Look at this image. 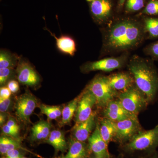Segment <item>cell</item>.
I'll use <instances>...</instances> for the list:
<instances>
[{
    "label": "cell",
    "mask_w": 158,
    "mask_h": 158,
    "mask_svg": "<svg viewBox=\"0 0 158 158\" xmlns=\"http://www.w3.org/2000/svg\"><path fill=\"white\" fill-rule=\"evenodd\" d=\"M90 155L88 144L73 138L70 140L68 152L60 158H78Z\"/></svg>",
    "instance_id": "e0dca14e"
},
{
    "label": "cell",
    "mask_w": 158,
    "mask_h": 158,
    "mask_svg": "<svg viewBox=\"0 0 158 158\" xmlns=\"http://www.w3.org/2000/svg\"><path fill=\"white\" fill-rule=\"evenodd\" d=\"M19 57L9 51L1 50L0 52V69L13 68L16 67Z\"/></svg>",
    "instance_id": "7402d4cb"
},
{
    "label": "cell",
    "mask_w": 158,
    "mask_h": 158,
    "mask_svg": "<svg viewBox=\"0 0 158 158\" xmlns=\"http://www.w3.org/2000/svg\"><path fill=\"white\" fill-rule=\"evenodd\" d=\"M143 25L135 20L125 19L112 25L105 35L104 47L111 52H122L136 48L143 41Z\"/></svg>",
    "instance_id": "6da1fadb"
},
{
    "label": "cell",
    "mask_w": 158,
    "mask_h": 158,
    "mask_svg": "<svg viewBox=\"0 0 158 158\" xmlns=\"http://www.w3.org/2000/svg\"><path fill=\"white\" fill-rule=\"evenodd\" d=\"M7 158V157H4V158Z\"/></svg>",
    "instance_id": "b9f144b4"
},
{
    "label": "cell",
    "mask_w": 158,
    "mask_h": 158,
    "mask_svg": "<svg viewBox=\"0 0 158 158\" xmlns=\"http://www.w3.org/2000/svg\"><path fill=\"white\" fill-rule=\"evenodd\" d=\"M37 106L36 97L29 91L22 94L18 98L15 105V114L21 120L30 122V117Z\"/></svg>",
    "instance_id": "ba28073f"
},
{
    "label": "cell",
    "mask_w": 158,
    "mask_h": 158,
    "mask_svg": "<svg viewBox=\"0 0 158 158\" xmlns=\"http://www.w3.org/2000/svg\"><path fill=\"white\" fill-rule=\"evenodd\" d=\"M93 19L98 23L107 21L112 15L113 4L110 0H86Z\"/></svg>",
    "instance_id": "30bf717a"
},
{
    "label": "cell",
    "mask_w": 158,
    "mask_h": 158,
    "mask_svg": "<svg viewBox=\"0 0 158 158\" xmlns=\"http://www.w3.org/2000/svg\"><path fill=\"white\" fill-rule=\"evenodd\" d=\"M100 132L102 138L108 145L114 141L116 132V122L107 118H102L99 122Z\"/></svg>",
    "instance_id": "d6986e66"
},
{
    "label": "cell",
    "mask_w": 158,
    "mask_h": 158,
    "mask_svg": "<svg viewBox=\"0 0 158 158\" xmlns=\"http://www.w3.org/2000/svg\"><path fill=\"white\" fill-rule=\"evenodd\" d=\"M21 149L10 150L6 153L7 158H20L23 156V152Z\"/></svg>",
    "instance_id": "1f68e13d"
},
{
    "label": "cell",
    "mask_w": 158,
    "mask_h": 158,
    "mask_svg": "<svg viewBox=\"0 0 158 158\" xmlns=\"http://www.w3.org/2000/svg\"><path fill=\"white\" fill-rule=\"evenodd\" d=\"M88 141L89 151L92 155L96 157H109L111 156L108 150V144L101 135L98 122Z\"/></svg>",
    "instance_id": "4fadbf2b"
},
{
    "label": "cell",
    "mask_w": 158,
    "mask_h": 158,
    "mask_svg": "<svg viewBox=\"0 0 158 158\" xmlns=\"http://www.w3.org/2000/svg\"><path fill=\"white\" fill-rule=\"evenodd\" d=\"M79 100V96L68 103L63 108L62 111V119L60 125H65L70 122L76 112Z\"/></svg>",
    "instance_id": "603a6c76"
},
{
    "label": "cell",
    "mask_w": 158,
    "mask_h": 158,
    "mask_svg": "<svg viewBox=\"0 0 158 158\" xmlns=\"http://www.w3.org/2000/svg\"><path fill=\"white\" fill-rule=\"evenodd\" d=\"M7 115L6 113H1L0 114V125L1 127H2L4 124H6V122L7 120Z\"/></svg>",
    "instance_id": "d590c367"
},
{
    "label": "cell",
    "mask_w": 158,
    "mask_h": 158,
    "mask_svg": "<svg viewBox=\"0 0 158 158\" xmlns=\"http://www.w3.org/2000/svg\"><path fill=\"white\" fill-rule=\"evenodd\" d=\"M13 68H4L0 69V85L3 86L14 75Z\"/></svg>",
    "instance_id": "83f0119b"
},
{
    "label": "cell",
    "mask_w": 158,
    "mask_h": 158,
    "mask_svg": "<svg viewBox=\"0 0 158 158\" xmlns=\"http://www.w3.org/2000/svg\"><path fill=\"white\" fill-rule=\"evenodd\" d=\"M20 158H28L26 157H24L23 156L22 157H21Z\"/></svg>",
    "instance_id": "60d3db41"
},
{
    "label": "cell",
    "mask_w": 158,
    "mask_h": 158,
    "mask_svg": "<svg viewBox=\"0 0 158 158\" xmlns=\"http://www.w3.org/2000/svg\"><path fill=\"white\" fill-rule=\"evenodd\" d=\"M138 158H158V152L156 151L155 152L142 156Z\"/></svg>",
    "instance_id": "8d00e7d4"
},
{
    "label": "cell",
    "mask_w": 158,
    "mask_h": 158,
    "mask_svg": "<svg viewBox=\"0 0 158 158\" xmlns=\"http://www.w3.org/2000/svg\"><path fill=\"white\" fill-rule=\"evenodd\" d=\"M6 124L9 127L12 128V129H14L19 131V126L18 125L16 120L13 117H9L8 120L6 122Z\"/></svg>",
    "instance_id": "e575fe53"
},
{
    "label": "cell",
    "mask_w": 158,
    "mask_h": 158,
    "mask_svg": "<svg viewBox=\"0 0 158 158\" xmlns=\"http://www.w3.org/2000/svg\"><path fill=\"white\" fill-rule=\"evenodd\" d=\"M125 1L126 0H119V2H118L119 6H120V7H122L123 5H124Z\"/></svg>",
    "instance_id": "f35d334b"
},
{
    "label": "cell",
    "mask_w": 158,
    "mask_h": 158,
    "mask_svg": "<svg viewBox=\"0 0 158 158\" xmlns=\"http://www.w3.org/2000/svg\"><path fill=\"white\" fill-rule=\"evenodd\" d=\"M43 114L47 116L50 120H56L62 116L63 108L61 106H50L44 104L39 106Z\"/></svg>",
    "instance_id": "cb8c5ba5"
},
{
    "label": "cell",
    "mask_w": 158,
    "mask_h": 158,
    "mask_svg": "<svg viewBox=\"0 0 158 158\" xmlns=\"http://www.w3.org/2000/svg\"><path fill=\"white\" fill-rule=\"evenodd\" d=\"M23 149L19 138H15L4 135L0 138V152L2 155H6L9 150Z\"/></svg>",
    "instance_id": "44dd1931"
},
{
    "label": "cell",
    "mask_w": 158,
    "mask_h": 158,
    "mask_svg": "<svg viewBox=\"0 0 158 158\" xmlns=\"http://www.w3.org/2000/svg\"><path fill=\"white\" fill-rule=\"evenodd\" d=\"M86 88L91 91L96 99V106L104 109L110 102L117 98L118 93L109 85L107 77L103 75L95 77Z\"/></svg>",
    "instance_id": "5b68a950"
},
{
    "label": "cell",
    "mask_w": 158,
    "mask_h": 158,
    "mask_svg": "<svg viewBox=\"0 0 158 158\" xmlns=\"http://www.w3.org/2000/svg\"><path fill=\"white\" fill-rule=\"evenodd\" d=\"M144 32L152 38L158 37V18H147L144 20Z\"/></svg>",
    "instance_id": "d4e9b609"
},
{
    "label": "cell",
    "mask_w": 158,
    "mask_h": 158,
    "mask_svg": "<svg viewBox=\"0 0 158 158\" xmlns=\"http://www.w3.org/2000/svg\"><path fill=\"white\" fill-rule=\"evenodd\" d=\"M116 132L114 141L122 145L128 142L143 131L138 118H130L116 122Z\"/></svg>",
    "instance_id": "52a82bcc"
},
{
    "label": "cell",
    "mask_w": 158,
    "mask_h": 158,
    "mask_svg": "<svg viewBox=\"0 0 158 158\" xmlns=\"http://www.w3.org/2000/svg\"><path fill=\"white\" fill-rule=\"evenodd\" d=\"M11 91L8 87H2L0 89V99L10 98L11 95Z\"/></svg>",
    "instance_id": "836d02e7"
},
{
    "label": "cell",
    "mask_w": 158,
    "mask_h": 158,
    "mask_svg": "<svg viewBox=\"0 0 158 158\" xmlns=\"http://www.w3.org/2000/svg\"><path fill=\"white\" fill-rule=\"evenodd\" d=\"M109 85L118 93L127 90L135 84L132 76L129 72H120L107 76Z\"/></svg>",
    "instance_id": "5bb4252c"
},
{
    "label": "cell",
    "mask_w": 158,
    "mask_h": 158,
    "mask_svg": "<svg viewBox=\"0 0 158 158\" xmlns=\"http://www.w3.org/2000/svg\"><path fill=\"white\" fill-rule=\"evenodd\" d=\"M90 156H84L81 157H79L78 158H90Z\"/></svg>",
    "instance_id": "ab89813d"
},
{
    "label": "cell",
    "mask_w": 158,
    "mask_h": 158,
    "mask_svg": "<svg viewBox=\"0 0 158 158\" xmlns=\"http://www.w3.org/2000/svg\"><path fill=\"white\" fill-rule=\"evenodd\" d=\"M127 59V56L123 55L119 57L105 58L94 62H86L81 66V69L84 73L95 71L107 72L113 71L124 66Z\"/></svg>",
    "instance_id": "8992f818"
},
{
    "label": "cell",
    "mask_w": 158,
    "mask_h": 158,
    "mask_svg": "<svg viewBox=\"0 0 158 158\" xmlns=\"http://www.w3.org/2000/svg\"><path fill=\"white\" fill-rule=\"evenodd\" d=\"M117 98L126 110L137 116L149 104L144 94L135 84L127 90L118 93Z\"/></svg>",
    "instance_id": "277c9868"
},
{
    "label": "cell",
    "mask_w": 158,
    "mask_h": 158,
    "mask_svg": "<svg viewBox=\"0 0 158 158\" xmlns=\"http://www.w3.org/2000/svg\"><path fill=\"white\" fill-rule=\"evenodd\" d=\"M96 105L95 96L87 88L79 96L78 104L75 115L76 124L88 119L93 113L92 109Z\"/></svg>",
    "instance_id": "9c48e42d"
},
{
    "label": "cell",
    "mask_w": 158,
    "mask_h": 158,
    "mask_svg": "<svg viewBox=\"0 0 158 158\" xmlns=\"http://www.w3.org/2000/svg\"><path fill=\"white\" fill-rule=\"evenodd\" d=\"M146 54L149 55L153 59H158V41L152 44L145 49Z\"/></svg>",
    "instance_id": "f1b7e54d"
},
{
    "label": "cell",
    "mask_w": 158,
    "mask_h": 158,
    "mask_svg": "<svg viewBox=\"0 0 158 158\" xmlns=\"http://www.w3.org/2000/svg\"><path fill=\"white\" fill-rule=\"evenodd\" d=\"M104 118L117 122L130 118H138V116L130 113L122 106L118 99H114L103 109Z\"/></svg>",
    "instance_id": "7c38bea8"
},
{
    "label": "cell",
    "mask_w": 158,
    "mask_h": 158,
    "mask_svg": "<svg viewBox=\"0 0 158 158\" xmlns=\"http://www.w3.org/2000/svg\"><path fill=\"white\" fill-rule=\"evenodd\" d=\"M56 40L57 48L61 52L69 56H73L77 51L76 44L73 38L67 35H62L57 37L48 29H46Z\"/></svg>",
    "instance_id": "2e32d148"
},
{
    "label": "cell",
    "mask_w": 158,
    "mask_h": 158,
    "mask_svg": "<svg viewBox=\"0 0 158 158\" xmlns=\"http://www.w3.org/2000/svg\"><path fill=\"white\" fill-rule=\"evenodd\" d=\"M97 123L96 113L93 112L88 119L75 124L73 129V138L78 141L85 142L96 127Z\"/></svg>",
    "instance_id": "9a60e30c"
},
{
    "label": "cell",
    "mask_w": 158,
    "mask_h": 158,
    "mask_svg": "<svg viewBox=\"0 0 158 158\" xmlns=\"http://www.w3.org/2000/svg\"><path fill=\"white\" fill-rule=\"evenodd\" d=\"M142 14L158 15V0H151L142 11Z\"/></svg>",
    "instance_id": "4316f807"
},
{
    "label": "cell",
    "mask_w": 158,
    "mask_h": 158,
    "mask_svg": "<svg viewBox=\"0 0 158 158\" xmlns=\"http://www.w3.org/2000/svg\"><path fill=\"white\" fill-rule=\"evenodd\" d=\"M51 128V125L48 122L43 120L38 122L31 128V141H46L50 134Z\"/></svg>",
    "instance_id": "ac0fdd59"
},
{
    "label": "cell",
    "mask_w": 158,
    "mask_h": 158,
    "mask_svg": "<svg viewBox=\"0 0 158 158\" xmlns=\"http://www.w3.org/2000/svg\"><path fill=\"white\" fill-rule=\"evenodd\" d=\"M7 87L12 93H16L19 89L18 82L15 80H11L9 81L8 82Z\"/></svg>",
    "instance_id": "d6a6232c"
},
{
    "label": "cell",
    "mask_w": 158,
    "mask_h": 158,
    "mask_svg": "<svg viewBox=\"0 0 158 158\" xmlns=\"http://www.w3.org/2000/svg\"><path fill=\"white\" fill-rule=\"evenodd\" d=\"M90 158H115L112 156L109 157H96L95 156L91 155V156H90Z\"/></svg>",
    "instance_id": "74e56055"
},
{
    "label": "cell",
    "mask_w": 158,
    "mask_h": 158,
    "mask_svg": "<svg viewBox=\"0 0 158 158\" xmlns=\"http://www.w3.org/2000/svg\"><path fill=\"white\" fill-rule=\"evenodd\" d=\"M46 141L52 145L56 151L64 152L67 149V143L64 134L62 131L58 130L52 131Z\"/></svg>",
    "instance_id": "ffe728a7"
},
{
    "label": "cell",
    "mask_w": 158,
    "mask_h": 158,
    "mask_svg": "<svg viewBox=\"0 0 158 158\" xmlns=\"http://www.w3.org/2000/svg\"><path fill=\"white\" fill-rule=\"evenodd\" d=\"M144 6V0H127L126 4V11L134 12L139 11Z\"/></svg>",
    "instance_id": "484cf974"
},
{
    "label": "cell",
    "mask_w": 158,
    "mask_h": 158,
    "mask_svg": "<svg viewBox=\"0 0 158 158\" xmlns=\"http://www.w3.org/2000/svg\"><path fill=\"white\" fill-rule=\"evenodd\" d=\"M19 82L23 85L34 87L38 85L40 79L36 71L26 60L20 58L16 69Z\"/></svg>",
    "instance_id": "8fae6325"
},
{
    "label": "cell",
    "mask_w": 158,
    "mask_h": 158,
    "mask_svg": "<svg viewBox=\"0 0 158 158\" xmlns=\"http://www.w3.org/2000/svg\"><path fill=\"white\" fill-rule=\"evenodd\" d=\"M158 147V125L152 129L141 131L127 143L119 145L120 156L138 158L156 151Z\"/></svg>",
    "instance_id": "3957f363"
},
{
    "label": "cell",
    "mask_w": 158,
    "mask_h": 158,
    "mask_svg": "<svg viewBox=\"0 0 158 158\" xmlns=\"http://www.w3.org/2000/svg\"><path fill=\"white\" fill-rule=\"evenodd\" d=\"M128 68L135 85L144 94L149 103L154 102L158 97V73L153 64L134 56L130 60Z\"/></svg>",
    "instance_id": "7a4b0ae2"
},
{
    "label": "cell",
    "mask_w": 158,
    "mask_h": 158,
    "mask_svg": "<svg viewBox=\"0 0 158 158\" xmlns=\"http://www.w3.org/2000/svg\"><path fill=\"white\" fill-rule=\"evenodd\" d=\"M12 101L11 98L0 99V112L6 113L11 108Z\"/></svg>",
    "instance_id": "f546056e"
},
{
    "label": "cell",
    "mask_w": 158,
    "mask_h": 158,
    "mask_svg": "<svg viewBox=\"0 0 158 158\" xmlns=\"http://www.w3.org/2000/svg\"><path fill=\"white\" fill-rule=\"evenodd\" d=\"M2 127V131L4 135L10 136L15 138H18L19 131L9 127L7 125L5 124Z\"/></svg>",
    "instance_id": "4dcf8cb0"
}]
</instances>
